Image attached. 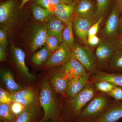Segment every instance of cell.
Segmentation results:
<instances>
[{"mask_svg": "<svg viewBox=\"0 0 122 122\" xmlns=\"http://www.w3.org/2000/svg\"><path fill=\"white\" fill-rule=\"evenodd\" d=\"M0 118L3 122H14L15 118L10 110V105L0 103Z\"/></svg>", "mask_w": 122, "mask_h": 122, "instance_id": "4316f807", "label": "cell"}, {"mask_svg": "<svg viewBox=\"0 0 122 122\" xmlns=\"http://www.w3.org/2000/svg\"><path fill=\"white\" fill-rule=\"evenodd\" d=\"M118 6L121 10H122V0H116V4Z\"/></svg>", "mask_w": 122, "mask_h": 122, "instance_id": "60d3db41", "label": "cell"}, {"mask_svg": "<svg viewBox=\"0 0 122 122\" xmlns=\"http://www.w3.org/2000/svg\"><path fill=\"white\" fill-rule=\"evenodd\" d=\"M121 13V9L115 4L102 29V33L105 38L115 39L117 37Z\"/></svg>", "mask_w": 122, "mask_h": 122, "instance_id": "8992f818", "label": "cell"}, {"mask_svg": "<svg viewBox=\"0 0 122 122\" xmlns=\"http://www.w3.org/2000/svg\"><path fill=\"white\" fill-rule=\"evenodd\" d=\"M48 36L45 25H40L35 30L30 44V49L34 52L46 45Z\"/></svg>", "mask_w": 122, "mask_h": 122, "instance_id": "e0dca14e", "label": "cell"}, {"mask_svg": "<svg viewBox=\"0 0 122 122\" xmlns=\"http://www.w3.org/2000/svg\"><path fill=\"white\" fill-rule=\"evenodd\" d=\"M120 49L116 39H105L101 40L96 46L95 56L98 71H105L107 70L109 62L116 51Z\"/></svg>", "mask_w": 122, "mask_h": 122, "instance_id": "277c9868", "label": "cell"}, {"mask_svg": "<svg viewBox=\"0 0 122 122\" xmlns=\"http://www.w3.org/2000/svg\"><path fill=\"white\" fill-rule=\"evenodd\" d=\"M77 2L72 4L60 3L56 6L54 15L65 25L72 22L73 15Z\"/></svg>", "mask_w": 122, "mask_h": 122, "instance_id": "9a60e30c", "label": "cell"}, {"mask_svg": "<svg viewBox=\"0 0 122 122\" xmlns=\"http://www.w3.org/2000/svg\"><path fill=\"white\" fill-rule=\"evenodd\" d=\"M48 122H68L65 120H49Z\"/></svg>", "mask_w": 122, "mask_h": 122, "instance_id": "f6af8a7d", "label": "cell"}, {"mask_svg": "<svg viewBox=\"0 0 122 122\" xmlns=\"http://www.w3.org/2000/svg\"><path fill=\"white\" fill-rule=\"evenodd\" d=\"M32 11L34 17L40 22L47 21L54 15L49 10L39 5H34Z\"/></svg>", "mask_w": 122, "mask_h": 122, "instance_id": "7402d4cb", "label": "cell"}, {"mask_svg": "<svg viewBox=\"0 0 122 122\" xmlns=\"http://www.w3.org/2000/svg\"><path fill=\"white\" fill-rule=\"evenodd\" d=\"M50 1L55 6L61 3L60 0H50Z\"/></svg>", "mask_w": 122, "mask_h": 122, "instance_id": "7bdbcfd3", "label": "cell"}, {"mask_svg": "<svg viewBox=\"0 0 122 122\" xmlns=\"http://www.w3.org/2000/svg\"><path fill=\"white\" fill-rule=\"evenodd\" d=\"M72 27V22L66 25L63 32V40L71 49L75 44Z\"/></svg>", "mask_w": 122, "mask_h": 122, "instance_id": "484cf974", "label": "cell"}, {"mask_svg": "<svg viewBox=\"0 0 122 122\" xmlns=\"http://www.w3.org/2000/svg\"><path fill=\"white\" fill-rule=\"evenodd\" d=\"M12 102L20 103L28 108L37 105V98H31L21 95L17 92L10 93Z\"/></svg>", "mask_w": 122, "mask_h": 122, "instance_id": "d4e9b609", "label": "cell"}, {"mask_svg": "<svg viewBox=\"0 0 122 122\" xmlns=\"http://www.w3.org/2000/svg\"><path fill=\"white\" fill-rule=\"evenodd\" d=\"M39 110L37 105L28 108L18 117L14 122H32Z\"/></svg>", "mask_w": 122, "mask_h": 122, "instance_id": "cb8c5ba5", "label": "cell"}, {"mask_svg": "<svg viewBox=\"0 0 122 122\" xmlns=\"http://www.w3.org/2000/svg\"><path fill=\"white\" fill-rule=\"evenodd\" d=\"M48 34L56 37L61 43L63 41V32L66 25L55 16L51 17L45 24Z\"/></svg>", "mask_w": 122, "mask_h": 122, "instance_id": "2e32d148", "label": "cell"}, {"mask_svg": "<svg viewBox=\"0 0 122 122\" xmlns=\"http://www.w3.org/2000/svg\"><path fill=\"white\" fill-rule=\"evenodd\" d=\"M60 44L58 39L56 37L48 35L46 45L51 52H54L56 50Z\"/></svg>", "mask_w": 122, "mask_h": 122, "instance_id": "4dcf8cb0", "label": "cell"}, {"mask_svg": "<svg viewBox=\"0 0 122 122\" xmlns=\"http://www.w3.org/2000/svg\"><path fill=\"white\" fill-rule=\"evenodd\" d=\"M15 0H7L0 5V22L9 28L15 23L17 17Z\"/></svg>", "mask_w": 122, "mask_h": 122, "instance_id": "ba28073f", "label": "cell"}, {"mask_svg": "<svg viewBox=\"0 0 122 122\" xmlns=\"http://www.w3.org/2000/svg\"><path fill=\"white\" fill-rule=\"evenodd\" d=\"M36 2L37 4L49 10L54 15L56 6L53 4L50 0H36Z\"/></svg>", "mask_w": 122, "mask_h": 122, "instance_id": "836d02e7", "label": "cell"}, {"mask_svg": "<svg viewBox=\"0 0 122 122\" xmlns=\"http://www.w3.org/2000/svg\"><path fill=\"white\" fill-rule=\"evenodd\" d=\"M112 98L106 94L98 92L83 108L78 119L94 122L104 113L111 103Z\"/></svg>", "mask_w": 122, "mask_h": 122, "instance_id": "3957f363", "label": "cell"}, {"mask_svg": "<svg viewBox=\"0 0 122 122\" xmlns=\"http://www.w3.org/2000/svg\"><path fill=\"white\" fill-rule=\"evenodd\" d=\"M103 17H100L97 20L90 28L88 31V37L96 35L98 32L99 26L102 21Z\"/></svg>", "mask_w": 122, "mask_h": 122, "instance_id": "d590c367", "label": "cell"}, {"mask_svg": "<svg viewBox=\"0 0 122 122\" xmlns=\"http://www.w3.org/2000/svg\"><path fill=\"white\" fill-rule=\"evenodd\" d=\"M51 55V52L45 45L40 50L33 55L32 61L35 65H40L47 61Z\"/></svg>", "mask_w": 122, "mask_h": 122, "instance_id": "603a6c76", "label": "cell"}, {"mask_svg": "<svg viewBox=\"0 0 122 122\" xmlns=\"http://www.w3.org/2000/svg\"><path fill=\"white\" fill-rule=\"evenodd\" d=\"M11 94L2 88L0 89V103L10 105L12 102Z\"/></svg>", "mask_w": 122, "mask_h": 122, "instance_id": "d6a6232c", "label": "cell"}, {"mask_svg": "<svg viewBox=\"0 0 122 122\" xmlns=\"http://www.w3.org/2000/svg\"><path fill=\"white\" fill-rule=\"evenodd\" d=\"M71 50L73 58L79 62L87 72L94 74L98 71L95 54L88 45L75 44Z\"/></svg>", "mask_w": 122, "mask_h": 122, "instance_id": "5b68a950", "label": "cell"}, {"mask_svg": "<svg viewBox=\"0 0 122 122\" xmlns=\"http://www.w3.org/2000/svg\"><path fill=\"white\" fill-rule=\"evenodd\" d=\"M8 41L7 30L4 28L0 30V46H2L5 50H7Z\"/></svg>", "mask_w": 122, "mask_h": 122, "instance_id": "e575fe53", "label": "cell"}, {"mask_svg": "<svg viewBox=\"0 0 122 122\" xmlns=\"http://www.w3.org/2000/svg\"><path fill=\"white\" fill-rule=\"evenodd\" d=\"M120 27L122 33V10H121V15L120 16Z\"/></svg>", "mask_w": 122, "mask_h": 122, "instance_id": "bcb514c9", "label": "cell"}, {"mask_svg": "<svg viewBox=\"0 0 122 122\" xmlns=\"http://www.w3.org/2000/svg\"><path fill=\"white\" fill-rule=\"evenodd\" d=\"M98 92L107 94L110 92L116 85L113 83L104 81H92Z\"/></svg>", "mask_w": 122, "mask_h": 122, "instance_id": "f1b7e54d", "label": "cell"}, {"mask_svg": "<svg viewBox=\"0 0 122 122\" xmlns=\"http://www.w3.org/2000/svg\"><path fill=\"white\" fill-rule=\"evenodd\" d=\"M63 72L69 80L83 76L87 73L86 68L79 62L72 59L62 66Z\"/></svg>", "mask_w": 122, "mask_h": 122, "instance_id": "5bb4252c", "label": "cell"}, {"mask_svg": "<svg viewBox=\"0 0 122 122\" xmlns=\"http://www.w3.org/2000/svg\"><path fill=\"white\" fill-rule=\"evenodd\" d=\"M10 108L13 115L14 116L18 117L28 108L21 103L13 102L10 104Z\"/></svg>", "mask_w": 122, "mask_h": 122, "instance_id": "f546056e", "label": "cell"}, {"mask_svg": "<svg viewBox=\"0 0 122 122\" xmlns=\"http://www.w3.org/2000/svg\"><path fill=\"white\" fill-rule=\"evenodd\" d=\"M6 51L0 46V61L1 62L5 61L7 59V53Z\"/></svg>", "mask_w": 122, "mask_h": 122, "instance_id": "74e56055", "label": "cell"}, {"mask_svg": "<svg viewBox=\"0 0 122 122\" xmlns=\"http://www.w3.org/2000/svg\"><path fill=\"white\" fill-rule=\"evenodd\" d=\"M50 84L55 93L66 97L69 79L63 72L62 66L54 70L50 76Z\"/></svg>", "mask_w": 122, "mask_h": 122, "instance_id": "9c48e42d", "label": "cell"}, {"mask_svg": "<svg viewBox=\"0 0 122 122\" xmlns=\"http://www.w3.org/2000/svg\"><path fill=\"white\" fill-rule=\"evenodd\" d=\"M30 0H22L21 4L20 5V7H19V8L20 9L22 8V7H24L25 4Z\"/></svg>", "mask_w": 122, "mask_h": 122, "instance_id": "b9f144b4", "label": "cell"}, {"mask_svg": "<svg viewBox=\"0 0 122 122\" xmlns=\"http://www.w3.org/2000/svg\"><path fill=\"white\" fill-rule=\"evenodd\" d=\"M1 77L10 93L20 91L24 87L15 82L12 73L9 71H1Z\"/></svg>", "mask_w": 122, "mask_h": 122, "instance_id": "ffe728a7", "label": "cell"}, {"mask_svg": "<svg viewBox=\"0 0 122 122\" xmlns=\"http://www.w3.org/2000/svg\"><path fill=\"white\" fill-rule=\"evenodd\" d=\"M95 12L93 3L91 0H79L74 12L76 16L94 18Z\"/></svg>", "mask_w": 122, "mask_h": 122, "instance_id": "ac0fdd59", "label": "cell"}, {"mask_svg": "<svg viewBox=\"0 0 122 122\" xmlns=\"http://www.w3.org/2000/svg\"><path fill=\"white\" fill-rule=\"evenodd\" d=\"M39 102L44 111V116L39 122H45L51 120H63L61 108L54 91L49 82L46 78L42 81Z\"/></svg>", "mask_w": 122, "mask_h": 122, "instance_id": "6da1fadb", "label": "cell"}, {"mask_svg": "<svg viewBox=\"0 0 122 122\" xmlns=\"http://www.w3.org/2000/svg\"><path fill=\"white\" fill-rule=\"evenodd\" d=\"M107 70L109 73H122V49L118 50L113 55Z\"/></svg>", "mask_w": 122, "mask_h": 122, "instance_id": "44dd1931", "label": "cell"}, {"mask_svg": "<svg viewBox=\"0 0 122 122\" xmlns=\"http://www.w3.org/2000/svg\"><path fill=\"white\" fill-rule=\"evenodd\" d=\"M73 58L71 49L63 41L59 44L56 50L51 55L45 66L47 67L62 66Z\"/></svg>", "mask_w": 122, "mask_h": 122, "instance_id": "52a82bcc", "label": "cell"}, {"mask_svg": "<svg viewBox=\"0 0 122 122\" xmlns=\"http://www.w3.org/2000/svg\"><path fill=\"white\" fill-rule=\"evenodd\" d=\"M73 1L74 2H78L79 0H73Z\"/></svg>", "mask_w": 122, "mask_h": 122, "instance_id": "7dc6e473", "label": "cell"}, {"mask_svg": "<svg viewBox=\"0 0 122 122\" xmlns=\"http://www.w3.org/2000/svg\"><path fill=\"white\" fill-rule=\"evenodd\" d=\"M122 118V102L113 99L102 115L93 122H117Z\"/></svg>", "mask_w": 122, "mask_h": 122, "instance_id": "8fae6325", "label": "cell"}, {"mask_svg": "<svg viewBox=\"0 0 122 122\" xmlns=\"http://www.w3.org/2000/svg\"><path fill=\"white\" fill-rule=\"evenodd\" d=\"M74 18L73 27L75 33L84 45H88V31L96 21L94 18L82 17L76 15Z\"/></svg>", "mask_w": 122, "mask_h": 122, "instance_id": "30bf717a", "label": "cell"}, {"mask_svg": "<svg viewBox=\"0 0 122 122\" xmlns=\"http://www.w3.org/2000/svg\"><path fill=\"white\" fill-rule=\"evenodd\" d=\"M106 94L114 100L122 102V87L121 86H116L110 92Z\"/></svg>", "mask_w": 122, "mask_h": 122, "instance_id": "1f68e13d", "label": "cell"}, {"mask_svg": "<svg viewBox=\"0 0 122 122\" xmlns=\"http://www.w3.org/2000/svg\"><path fill=\"white\" fill-rule=\"evenodd\" d=\"M76 122H92L90 120L86 119H78L76 120Z\"/></svg>", "mask_w": 122, "mask_h": 122, "instance_id": "ee69618b", "label": "cell"}, {"mask_svg": "<svg viewBox=\"0 0 122 122\" xmlns=\"http://www.w3.org/2000/svg\"><path fill=\"white\" fill-rule=\"evenodd\" d=\"M98 92L93 82L89 81L79 93L73 97L68 98L66 106L68 118L77 120L83 108Z\"/></svg>", "mask_w": 122, "mask_h": 122, "instance_id": "7a4b0ae2", "label": "cell"}, {"mask_svg": "<svg viewBox=\"0 0 122 122\" xmlns=\"http://www.w3.org/2000/svg\"><path fill=\"white\" fill-rule=\"evenodd\" d=\"M91 74V73L87 72L83 76L70 80L68 82L66 97H73L81 91L89 81Z\"/></svg>", "mask_w": 122, "mask_h": 122, "instance_id": "7c38bea8", "label": "cell"}, {"mask_svg": "<svg viewBox=\"0 0 122 122\" xmlns=\"http://www.w3.org/2000/svg\"><path fill=\"white\" fill-rule=\"evenodd\" d=\"M61 3L65 4H72L74 2L73 0H60Z\"/></svg>", "mask_w": 122, "mask_h": 122, "instance_id": "ab89813d", "label": "cell"}, {"mask_svg": "<svg viewBox=\"0 0 122 122\" xmlns=\"http://www.w3.org/2000/svg\"><path fill=\"white\" fill-rule=\"evenodd\" d=\"M12 49L15 65L24 76L30 80H34L35 77L29 71L25 64V54L20 48L15 46L12 44Z\"/></svg>", "mask_w": 122, "mask_h": 122, "instance_id": "4fadbf2b", "label": "cell"}, {"mask_svg": "<svg viewBox=\"0 0 122 122\" xmlns=\"http://www.w3.org/2000/svg\"><path fill=\"white\" fill-rule=\"evenodd\" d=\"M101 41V39L96 35L90 36L87 38V44L91 47H94L98 45Z\"/></svg>", "mask_w": 122, "mask_h": 122, "instance_id": "8d00e7d4", "label": "cell"}, {"mask_svg": "<svg viewBox=\"0 0 122 122\" xmlns=\"http://www.w3.org/2000/svg\"><path fill=\"white\" fill-rule=\"evenodd\" d=\"M111 0H96V8L94 18L96 21L103 17L109 6Z\"/></svg>", "mask_w": 122, "mask_h": 122, "instance_id": "83f0119b", "label": "cell"}, {"mask_svg": "<svg viewBox=\"0 0 122 122\" xmlns=\"http://www.w3.org/2000/svg\"><path fill=\"white\" fill-rule=\"evenodd\" d=\"M116 41L119 49H122V37H117L116 38Z\"/></svg>", "mask_w": 122, "mask_h": 122, "instance_id": "f35d334b", "label": "cell"}, {"mask_svg": "<svg viewBox=\"0 0 122 122\" xmlns=\"http://www.w3.org/2000/svg\"><path fill=\"white\" fill-rule=\"evenodd\" d=\"M89 81H106L122 87V73H113L98 71L95 74H91Z\"/></svg>", "mask_w": 122, "mask_h": 122, "instance_id": "d6986e66", "label": "cell"}]
</instances>
